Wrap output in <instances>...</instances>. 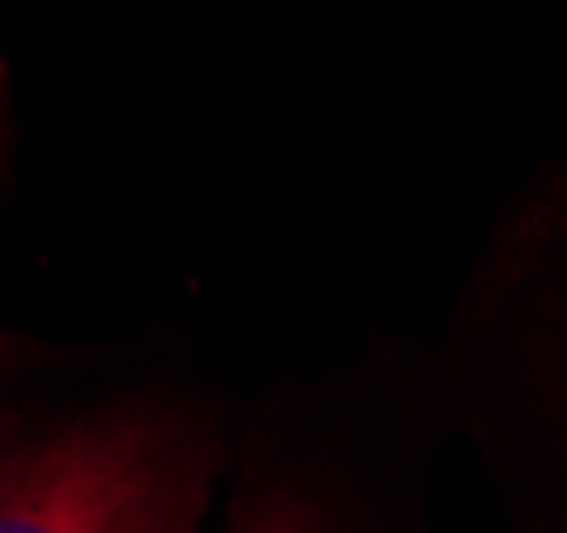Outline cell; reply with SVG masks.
Instances as JSON below:
<instances>
[{"instance_id": "6da1fadb", "label": "cell", "mask_w": 567, "mask_h": 533, "mask_svg": "<svg viewBox=\"0 0 567 533\" xmlns=\"http://www.w3.org/2000/svg\"><path fill=\"white\" fill-rule=\"evenodd\" d=\"M209 427L124 355L0 325V533H200Z\"/></svg>"}, {"instance_id": "7a4b0ae2", "label": "cell", "mask_w": 567, "mask_h": 533, "mask_svg": "<svg viewBox=\"0 0 567 533\" xmlns=\"http://www.w3.org/2000/svg\"><path fill=\"white\" fill-rule=\"evenodd\" d=\"M230 516L235 533H329L324 512L286 482H252Z\"/></svg>"}, {"instance_id": "3957f363", "label": "cell", "mask_w": 567, "mask_h": 533, "mask_svg": "<svg viewBox=\"0 0 567 533\" xmlns=\"http://www.w3.org/2000/svg\"><path fill=\"white\" fill-rule=\"evenodd\" d=\"M18 163H22V115H18V85L13 69L0 57V197L18 184Z\"/></svg>"}]
</instances>
